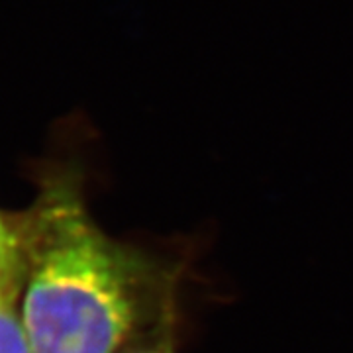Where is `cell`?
Returning <instances> with one entry per match:
<instances>
[{
    "label": "cell",
    "instance_id": "obj_1",
    "mask_svg": "<svg viewBox=\"0 0 353 353\" xmlns=\"http://www.w3.org/2000/svg\"><path fill=\"white\" fill-rule=\"evenodd\" d=\"M176 279L159 257L106 234L81 176L46 165L26 208L20 316L34 353H120L176 318Z\"/></svg>",
    "mask_w": 353,
    "mask_h": 353
},
{
    "label": "cell",
    "instance_id": "obj_2",
    "mask_svg": "<svg viewBox=\"0 0 353 353\" xmlns=\"http://www.w3.org/2000/svg\"><path fill=\"white\" fill-rule=\"evenodd\" d=\"M26 243V210L0 208V294L18 292L22 285Z\"/></svg>",
    "mask_w": 353,
    "mask_h": 353
},
{
    "label": "cell",
    "instance_id": "obj_3",
    "mask_svg": "<svg viewBox=\"0 0 353 353\" xmlns=\"http://www.w3.org/2000/svg\"><path fill=\"white\" fill-rule=\"evenodd\" d=\"M20 290L0 294V353H34L20 316Z\"/></svg>",
    "mask_w": 353,
    "mask_h": 353
},
{
    "label": "cell",
    "instance_id": "obj_4",
    "mask_svg": "<svg viewBox=\"0 0 353 353\" xmlns=\"http://www.w3.org/2000/svg\"><path fill=\"white\" fill-rule=\"evenodd\" d=\"M176 318H169L130 341L120 353H176Z\"/></svg>",
    "mask_w": 353,
    "mask_h": 353
}]
</instances>
